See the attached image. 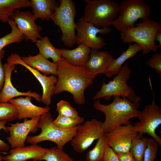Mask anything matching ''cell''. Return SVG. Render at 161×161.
I'll list each match as a JSON object with an SVG mask.
<instances>
[{"instance_id":"obj_3","label":"cell","mask_w":161,"mask_h":161,"mask_svg":"<svg viewBox=\"0 0 161 161\" xmlns=\"http://www.w3.org/2000/svg\"><path fill=\"white\" fill-rule=\"evenodd\" d=\"M161 30V25L158 22L147 18L135 24L134 27L120 31L122 41L126 43L134 42L142 49L143 55L152 51L156 52L158 48L155 44V37Z\"/></svg>"},{"instance_id":"obj_17","label":"cell","mask_w":161,"mask_h":161,"mask_svg":"<svg viewBox=\"0 0 161 161\" xmlns=\"http://www.w3.org/2000/svg\"><path fill=\"white\" fill-rule=\"evenodd\" d=\"M32 97L29 96L14 98L9 102L16 107L18 112L17 118L19 120L30 119L40 116L49 111V106L41 107L34 105L31 101Z\"/></svg>"},{"instance_id":"obj_8","label":"cell","mask_w":161,"mask_h":161,"mask_svg":"<svg viewBox=\"0 0 161 161\" xmlns=\"http://www.w3.org/2000/svg\"><path fill=\"white\" fill-rule=\"evenodd\" d=\"M151 12L150 7L143 0H123L119 4V16L112 25L120 31L134 27L138 19L148 18Z\"/></svg>"},{"instance_id":"obj_21","label":"cell","mask_w":161,"mask_h":161,"mask_svg":"<svg viewBox=\"0 0 161 161\" xmlns=\"http://www.w3.org/2000/svg\"><path fill=\"white\" fill-rule=\"evenodd\" d=\"M61 57L70 64L84 66L87 62L91 49L86 46L80 44L73 49H59Z\"/></svg>"},{"instance_id":"obj_15","label":"cell","mask_w":161,"mask_h":161,"mask_svg":"<svg viewBox=\"0 0 161 161\" xmlns=\"http://www.w3.org/2000/svg\"><path fill=\"white\" fill-rule=\"evenodd\" d=\"M10 19L16 23L18 29L23 34L24 39L31 40L35 43L42 37L39 32L42 29L41 27L37 25L32 14L29 11L16 10L10 17Z\"/></svg>"},{"instance_id":"obj_30","label":"cell","mask_w":161,"mask_h":161,"mask_svg":"<svg viewBox=\"0 0 161 161\" xmlns=\"http://www.w3.org/2000/svg\"><path fill=\"white\" fill-rule=\"evenodd\" d=\"M17 117V109L13 104L9 102L0 101V122L12 121Z\"/></svg>"},{"instance_id":"obj_11","label":"cell","mask_w":161,"mask_h":161,"mask_svg":"<svg viewBox=\"0 0 161 161\" xmlns=\"http://www.w3.org/2000/svg\"><path fill=\"white\" fill-rule=\"evenodd\" d=\"M102 123L92 119L80 125L71 141L74 150L78 153L83 152L95 140L102 137L105 134L102 128Z\"/></svg>"},{"instance_id":"obj_1","label":"cell","mask_w":161,"mask_h":161,"mask_svg":"<svg viewBox=\"0 0 161 161\" xmlns=\"http://www.w3.org/2000/svg\"><path fill=\"white\" fill-rule=\"evenodd\" d=\"M56 64L58 78L55 95L66 91L72 95L76 103L84 104L85 91L93 84L96 76L85 67L72 65L62 57Z\"/></svg>"},{"instance_id":"obj_26","label":"cell","mask_w":161,"mask_h":161,"mask_svg":"<svg viewBox=\"0 0 161 161\" xmlns=\"http://www.w3.org/2000/svg\"><path fill=\"white\" fill-rule=\"evenodd\" d=\"M148 145V138L138 134L133 139L130 151L135 161H143L144 156Z\"/></svg>"},{"instance_id":"obj_38","label":"cell","mask_w":161,"mask_h":161,"mask_svg":"<svg viewBox=\"0 0 161 161\" xmlns=\"http://www.w3.org/2000/svg\"><path fill=\"white\" fill-rule=\"evenodd\" d=\"M120 161H135L131 153L129 151L125 153H116Z\"/></svg>"},{"instance_id":"obj_24","label":"cell","mask_w":161,"mask_h":161,"mask_svg":"<svg viewBox=\"0 0 161 161\" xmlns=\"http://www.w3.org/2000/svg\"><path fill=\"white\" fill-rule=\"evenodd\" d=\"M31 7L28 0H0V21L8 23L14 10Z\"/></svg>"},{"instance_id":"obj_10","label":"cell","mask_w":161,"mask_h":161,"mask_svg":"<svg viewBox=\"0 0 161 161\" xmlns=\"http://www.w3.org/2000/svg\"><path fill=\"white\" fill-rule=\"evenodd\" d=\"M75 24L77 32L75 43L78 45L83 44L92 49L98 50L106 44L103 38L97 35L98 33L108 34L112 30L110 27L97 28L92 24L85 21L83 17Z\"/></svg>"},{"instance_id":"obj_32","label":"cell","mask_w":161,"mask_h":161,"mask_svg":"<svg viewBox=\"0 0 161 161\" xmlns=\"http://www.w3.org/2000/svg\"><path fill=\"white\" fill-rule=\"evenodd\" d=\"M56 109L58 115L61 116L74 118H79L81 117L70 103L64 100H61L57 103Z\"/></svg>"},{"instance_id":"obj_2","label":"cell","mask_w":161,"mask_h":161,"mask_svg":"<svg viewBox=\"0 0 161 161\" xmlns=\"http://www.w3.org/2000/svg\"><path fill=\"white\" fill-rule=\"evenodd\" d=\"M113 97V101L108 105L101 103L100 99H97L93 104L95 109L102 112L105 115L102 128L105 134L117 127L131 123L130 119L137 117L141 112L138 110L139 103L120 96Z\"/></svg>"},{"instance_id":"obj_28","label":"cell","mask_w":161,"mask_h":161,"mask_svg":"<svg viewBox=\"0 0 161 161\" xmlns=\"http://www.w3.org/2000/svg\"><path fill=\"white\" fill-rule=\"evenodd\" d=\"M8 23L11 27V31L10 33L0 38V51L8 44L20 43L24 39V35L18 29L15 22L10 19Z\"/></svg>"},{"instance_id":"obj_37","label":"cell","mask_w":161,"mask_h":161,"mask_svg":"<svg viewBox=\"0 0 161 161\" xmlns=\"http://www.w3.org/2000/svg\"><path fill=\"white\" fill-rule=\"evenodd\" d=\"M7 121L0 122V130L3 129L7 133H9L7 126H5ZM10 148V146L4 142L0 139V151L6 152Z\"/></svg>"},{"instance_id":"obj_34","label":"cell","mask_w":161,"mask_h":161,"mask_svg":"<svg viewBox=\"0 0 161 161\" xmlns=\"http://www.w3.org/2000/svg\"><path fill=\"white\" fill-rule=\"evenodd\" d=\"M145 64L155 70L156 72L161 76V53L155 52L148 59Z\"/></svg>"},{"instance_id":"obj_9","label":"cell","mask_w":161,"mask_h":161,"mask_svg":"<svg viewBox=\"0 0 161 161\" xmlns=\"http://www.w3.org/2000/svg\"><path fill=\"white\" fill-rule=\"evenodd\" d=\"M137 117L140 121L133 126L134 130L142 135H150L160 146L161 137L155 131L161 124V108L156 104L154 97L151 103L146 105Z\"/></svg>"},{"instance_id":"obj_18","label":"cell","mask_w":161,"mask_h":161,"mask_svg":"<svg viewBox=\"0 0 161 161\" xmlns=\"http://www.w3.org/2000/svg\"><path fill=\"white\" fill-rule=\"evenodd\" d=\"M49 148H43L37 144L13 148L10 154L3 157L5 161H25L32 159L34 161H40L48 152Z\"/></svg>"},{"instance_id":"obj_25","label":"cell","mask_w":161,"mask_h":161,"mask_svg":"<svg viewBox=\"0 0 161 161\" xmlns=\"http://www.w3.org/2000/svg\"><path fill=\"white\" fill-rule=\"evenodd\" d=\"M35 44L39 50V53L47 59L51 58L53 62L56 63L61 59L59 49L56 48L51 43L47 36L38 39Z\"/></svg>"},{"instance_id":"obj_27","label":"cell","mask_w":161,"mask_h":161,"mask_svg":"<svg viewBox=\"0 0 161 161\" xmlns=\"http://www.w3.org/2000/svg\"><path fill=\"white\" fill-rule=\"evenodd\" d=\"M97 140L94 148L87 153L86 161H100L109 147L105 134Z\"/></svg>"},{"instance_id":"obj_22","label":"cell","mask_w":161,"mask_h":161,"mask_svg":"<svg viewBox=\"0 0 161 161\" xmlns=\"http://www.w3.org/2000/svg\"><path fill=\"white\" fill-rule=\"evenodd\" d=\"M30 2L35 20L38 18L51 20L53 13L59 4L55 0H31Z\"/></svg>"},{"instance_id":"obj_33","label":"cell","mask_w":161,"mask_h":161,"mask_svg":"<svg viewBox=\"0 0 161 161\" xmlns=\"http://www.w3.org/2000/svg\"><path fill=\"white\" fill-rule=\"evenodd\" d=\"M159 146L157 143L153 138H148V145L143 161H154L157 157Z\"/></svg>"},{"instance_id":"obj_19","label":"cell","mask_w":161,"mask_h":161,"mask_svg":"<svg viewBox=\"0 0 161 161\" xmlns=\"http://www.w3.org/2000/svg\"><path fill=\"white\" fill-rule=\"evenodd\" d=\"M114 59L107 51L91 49L88 60L84 67L96 76L99 74H104Z\"/></svg>"},{"instance_id":"obj_12","label":"cell","mask_w":161,"mask_h":161,"mask_svg":"<svg viewBox=\"0 0 161 161\" xmlns=\"http://www.w3.org/2000/svg\"><path fill=\"white\" fill-rule=\"evenodd\" d=\"M7 63L12 66L20 65L29 70L40 83L42 88L43 93L41 101L46 106H49L51 102L52 97L54 94L58 78L54 75L47 76L28 66L21 60L18 54H11L7 59Z\"/></svg>"},{"instance_id":"obj_36","label":"cell","mask_w":161,"mask_h":161,"mask_svg":"<svg viewBox=\"0 0 161 161\" xmlns=\"http://www.w3.org/2000/svg\"><path fill=\"white\" fill-rule=\"evenodd\" d=\"M5 52L4 49L0 51V93L3 88L5 79V73L2 62Z\"/></svg>"},{"instance_id":"obj_23","label":"cell","mask_w":161,"mask_h":161,"mask_svg":"<svg viewBox=\"0 0 161 161\" xmlns=\"http://www.w3.org/2000/svg\"><path fill=\"white\" fill-rule=\"evenodd\" d=\"M142 50V49L139 44L135 43L133 44H130L127 49L123 52L119 57L114 59L104 74L109 78L117 75L126 61Z\"/></svg>"},{"instance_id":"obj_13","label":"cell","mask_w":161,"mask_h":161,"mask_svg":"<svg viewBox=\"0 0 161 161\" xmlns=\"http://www.w3.org/2000/svg\"><path fill=\"white\" fill-rule=\"evenodd\" d=\"M138 134L130 123L117 127L106 134L109 147L119 153L129 151L132 140Z\"/></svg>"},{"instance_id":"obj_39","label":"cell","mask_w":161,"mask_h":161,"mask_svg":"<svg viewBox=\"0 0 161 161\" xmlns=\"http://www.w3.org/2000/svg\"><path fill=\"white\" fill-rule=\"evenodd\" d=\"M155 41H158L159 44L157 45L158 48H161V30H160L156 34L155 37Z\"/></svg>"},{"instance_id":"obj_5","label":"cell","mask_w":161,"mask_h":161,"mask_svg":"<svg viewBox=\"0 0 161 161\" xmlns=\"http://www.w3.org/2000/svg\"><path fill=\"white\" fill-rule=\"evenodd\" d=\"M86 4L82 16L95 27H109L118 14L119 4L112 0H83Z\"/></svg>"},{"instance_id":"obj_35","label":"cell","mask_w":161,"mask_h":161,"mask_svg":"<svg viewBox=\"0 0 161 161\" xmlns=\"http://www.w3.org/2000/svg\"><path fill=\"white\" fill-rule=\"evenodd\" d=\"M100 161H120L113 149L108 147L106 149L103 157Z\"/></svg>"},{"instance_id":"obj_40","label":"cell","mask_w":161,"mask_h":161,"mask_svg":"<svg viewBox=\"0 0 161 161\" xmlns=\"http://www.w3.org/2000/svg\"><path fill=\"white\" fill-rule=\"evenodd\" d=\"M3 157L0 154V161H2L3 160Z\"/></svg>"},{"instance_id":"obj_14","label":"cell","mask_w":161,"mask_h":161,"mask_svg":"<svg viewBox=\"0 0 161 161\" xmlns=\"http://www.w3.org/2000/svg\"><path fill=\"white\" fill-rule=\"evenodd\" d=\"M40 116L30 120L24 119L22 123L17 122L14 123H9L10 126L7 127L10 136L6 139L12 148L24 146L29 133L35 132L37 131V126Z\"/></svg>"},{"instance_id":"obj_29","label":"cell","mask_w":161,"mask_h":161,"mask_svg":"<svg viewBox=\"0 0 161 161\" xmlns=\"http://www.w3.org/2000/svg\"><path fill=\"white\" fill-rule=\"evenodd\" d=\"M83 117L74 118L58 115L52 121L53 124L57 127L64 129H69L74 128L83 123Z\"/></svg>"},{"instance_id":"obj_4","label":"cell","mask_w":161,"mask_h":161,"mask_svg":"<svg viewBox=\"0 0 161 161\" xmlns=\"http://www.w3.org/2000/svg\"><path fill=\"white\" fill-rule=\"evenodd\" d=\"M53 120L49 111L41 115L37 126L38 129H41V133L35 136H28L26 142L30 144H37L43 141H49L55 143L57 148L63 149L65 145L72 140L80 125L72 129H64L55 126Z\"/></svg>"},{"instance_id":"obj_7","label":"cell","mask_w":161,"mask_h":161,"mask_svg":"<svg viewBox=\"0 0 161 161\" xmlns=\"http://www.w3.org/2000/svg\"><path fill=\"white\" fill-rule=\"evenodd\" d=\"M131 71L127 64L122 67L113 80L107 83H103L100 89L93 98L94 100L103 98L106 100L110 99L112 96H118L127 98L131 101L139 103L141 100L131 86L127 85V81L130 78Z\"/></svg>"},{"instance_id":"obj_6","label":"cell","mask_w":161,"mask_h":161,"mask_svg":"<svg viewBox=\"0 0 161 161\" xmlns=\"http://www.w3.org/2000/svg\"><path fill=\"white\" fill-rule=\"evenodd\" d=\"M59 2V6L52 16L51 20L60 28L62 33L61 39L64 44L72 47L75 43V3L72 0H60Z\"/></svg>"},{"instance_id":"obj_20","label":"cell","mask_w":161,"mask_h":161,"mask_svg":"<svg viewBox=\"0 0 161 161\" xmlns=\"http://www.w3.org/2000/svg\"><path fill=\"white\" fill-rule=\"evenodd\" d=\"M26 64L47 76L51 75L57 76L56 63L49 61L40 53L34 55L21 57Z\"/></svg>"},{"instance_id":"obj_16","label":"cell","mask_w":161,"mask_h":161,"mask_svg":"<svg viewBox=\"0 0 161 161\" xmlns=\"http://www.w3.org/2000/svg\"><path fill=\"white\" fill-rule=\"evenodd\" d=\"M5 73V79L2 89L0 93V101L7 102L15 97L29 96L37 101H41V96L37 92L31 90L27 92L19 91L13 85L11 81L12 72L16 68V65H10L8 63L3 65Z\"/></svg>"},{"instance_id":"obj_31","label":"cell","mask_w":161,"mask_h":161,"mask_svg":"<svg viewBox=\"0 0 161 161\" xmlns=\"http://www.w3.org/2000/svg\"><path fill=\"white\" fill-rule=\"evenodd\" d=\"M46 161H73L72 158L64 152L63 149L54 147L50 148L40 160Z\"/></svg>"}]
</instances>
